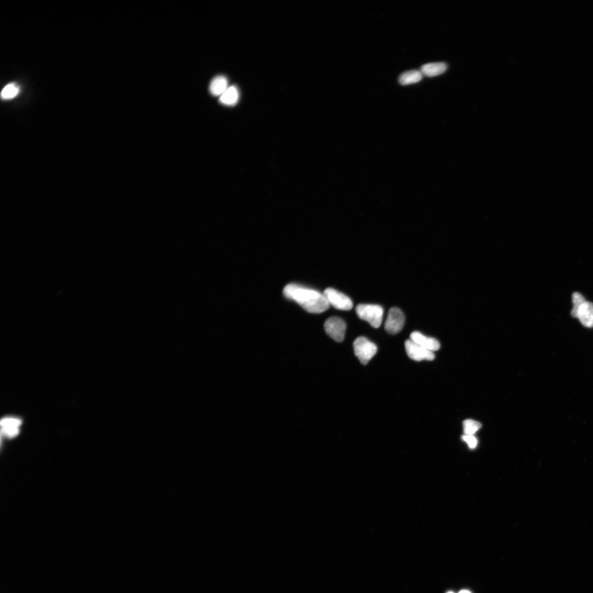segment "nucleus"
I'll return each mask as SVG.
<instances>
[{
	"instance_id": "obj_1",
	"label": "nucleus",
	"mask_w": 593,
	"mask_h": 593,
	"mask_svg": "<svg viewBox=\"0 0 593 593\" xmlns=\"http://www.w3.org/2000/svg\"><path fill=\"white\" fill-rule=\"evenodd\" d=\"M283 293L287 298L294 301L310 313H321L330 307L324 294L306 287L290 284L285 287Z\"/></svg>"
},
{
	"instance_id": "obj_2",
	"label": "nucleus",
	"mask_w": 593,
	"mask_h": 593,
	"mask_svg": "<svg viewBox=\"0 0 593 593\" xmlns=\"http://www.w3.org/2000/svg\"><path fill=\"white\" fill-rule=\"evenodd\" d=\"M360 319L367 321L374 328H379L383 319L384 309L379 305L360 304L356 308Z\"/></svg>"
},
{
	"instance_id": "obj_3",
	"label": "nucleus",
	"mask_w": 593,
	"mask_h": 593,
	"mask_svg": "<svg viewBox=\"0 0 593 593\" xmlns=\"http://www.w3.org/2000/svg\"><path fill=\"white\" fill-rule=\"evenodd\" d=\"M353 348L355 355L363 365H367L378 351L376 345L364 337H358L354 341Z\"/></svg>"
},
{
	"instance_id": "obj_4",
	"label": "nucleus",
	"mask_w": 593,
	"mask_h": 593,
	"mask_svg": "<svg viewBox=\"0 0 593 593\" xmlns=\"http://www.w3.org/2000/svg\"><path fill=\"white\" fill-rule=\"evenodd\" d=\"M323 294L330 305L341 310H350L353 307L350 297L332 288L326 289Z\"/></svg>"
},
{
	"instance_id": "obj_5",
	"label": "nucleus",
	"mask_w": 593,
	"mask_h": 593,
	"mask_svg": "<svg viewBox=\"0 0 593 593\" xmlns=\"http://www.w3.org/2000/svg\"><path fill=\"white\" fill-rule=\"evenodd\" d=\"M326 334L336 342H342L345 339L346 324L339 317H331L324 324Z\"/></svg>"
},
{
	"instance_id": "obj_6",
	"label": "nucleus",
	"mask_w": 593,
	"mask_h": 593,
	"mask_svg": "<svg viewBox=\"0 0 593 593\" xmlns=\"http://www.w3.org/2000/svg\"><path fill=\"white\" fill-rule=\"evenodd\" d=\"M404 324L405 317L402 310L397 307L391 308L385 324L386 331L390 334H397L403 329Z\"/></svg>"
},
{
	"instance_id": "obj_7",
	"label": "nucleus",
	"mask_w": 593,
	"mask_h": 593,
	"mask_svg": "<svg viewBox=\"0 0 593 593\" xmlns=\"http://www.w3.org/2000/svg\"><path fill=\"white\" fill-rule=\"evenodd\" d=\"M405 348L408 357L415 361L420 362L424 360H433L435 358L433 352L426 350L412 340H408L406 341Z\"/></svg>"
},
{
	"instance_id": "obj_8",
	"label": "nucleus",
	"mask_w": 593,
	"mask_h": 593,
	"mask_svg": "<svg viewBox=\"0 0 593 593\" xmlns=\"http://www.w3.org/2000/svg\"><path fill=\"white\" fill-rule=\"evenodd\" d=\"M411 340L431 352L438 351L440 348V343L436 339L427 337L418 331L412 332L411 334Z\"/></svg>"
},
{
	"instance_id": "obj_9",
	"label": "nucleus",
	"mask_w": 593,
	"mask_h": 593,
	"mask_svg": "<svg viewBox=\"0 0 593 593\" xmlns=\"http://www.w3.org/2000/svg\"><path fill=\"white\" fill-rule=\"evenodd\" d=\"M21 424V421L19 419L3 418L1 421L2 433L4 436L12 439L19 434Z\"/></svg>"
},
{
	"instance_id": "obj_10",
	"label": "nucleus",
	"mask_w": 593,
	"mask_h": 593,
	"mask_svg": "<svg viewBox=\"0 0 593 593\" xmlns=\"http://www.w3.org/2000/svg\"><path fill=\"white\" fill-rule=\"evenodd\" d=\"M576 318L587 328L593 327V303L585 301L580 307Z\"/></svg>"
},
{
	"instance_id": "obj_11",
	"label": "nucleus",
	"mask_w": 593,
	"mask_h": 593,
	"mask_svg": "<svg viewBox=\"0 0 593 593\" xmlns=\"http://www.w3.org/2000/svg\"><path fill=\"white\" fill-rule=\"evenodd\" d=\"M228 80L225 76L218 75L212 79L209 85V92L214 96H221L228 89Z\"/></svg>"
},
{
	"instance_id": "obj_12",
	"label": "nucleus",
	"mask_w": 593,
	"mask_h": 593,
	"mask_svg": "<svg viewBox=\"0 0 593 593\" xmlns=\"http://www.w3.org/2000/svg\"><path fill=\"white\" fill-rule=\"evenodd\" d=\"M447 68V65L445 63H430L421 66L420 71L423 75L434 77L445 73Z\"/></svg>"
},
{
	"instance_id": "obj_13",
	"label": "nucleus",
	"mask_w": 593,
	"mask_h": 593,
	"mask_svg": "<svg viewBox=\"0 0 593 593\" xmlns=\"http://www.w3.org/2000/svg\"><path fill=\"white\" fill-rule=\"evenodd\" d=\"M239 98V90L236 86L232 85L229 86L228 89L220 97L219 101L225 106H233L237 103Z\"/></svg>"
},
{
	"instance_id": "obj_14",
	"label": "nucleus",
	"mask_w": 593,
	"mask_h": 593,
	"mask_svg": "<svg viewBox=\"0 0 593 593\" xmlns=\"http://www.w3.org/2000/svg\"><path fill=\"white\" fill-rule=\"evenodd\" d=\"M423 74L420 70H412L404 72L399 77V82L402 85L417 83L422 80Z\"/></svg>"
},
{
	"instance_id": "obj_15",
	"label": "nucleus",
	"mask_w": 593,
	"mask_h": 593,
	"mask_svg": "<svg viewBox=\"0 0 593 593\" xmlns=\"http://www.w3.org/2000/svg\"><path fill=\"white\" fill-rule=\"evenodd\" d=\"M20 91L19 87L15 83H10L5 86L1 91V98L5 100L13 99L18 95Z\"/></svg>"
},
{
	"instance_id": "obj_16",
	"label": "nucleus",
	"mask_w": 593,
	"mask_h": 593,
	"mask_svg": "<svg viewBox=\"0 0 593 593\" xmlns=\"http://www.w3.org/2000/svg\"><path fill=\"white\" fill-rule=\"evenodd\" d=\"M464 432L465 435H474L482 427L481 424L473 420H467L464 421Z\"/></svg>"
},
{
	"instance_id": "obj_17",
	"label": "nucleus",
	"mask_w": 593,
	"mask_h": 593,
	"mask_svg": "<svg viewBox=\"0 0 593 593\" xmlns=\"http://www.w3.org/2000/svg\"><path fill=\"white\" fill-rule=\"evenodd\" d=\"M586 301L584 297L578 292H575L573 295V308L572 311L573 317L576 318L578 310L583 304Z\"/></svg>"
},
{
	"instance_id": "obj_18",
	"label": "nucleus",
	"mask_w": 593,
	"mask_h": 593,
	"mask_svg": "<svg viewBox=\"0 0 593 593\" xmlns=\"http://www.w3.org/2000/svg\"><path fill=\"white\" fill-rule=\"evenodd\" d=\"M462 439L468 443L471 449H474L478 445V440L473 435H464L462 437Z\"/></svg>"
},
{
	"instance_id": "obj_19",
	"label": "nucleus",
	"mask_w": 593,
	"mask_h": 593,
	"mask_svg": "<svg viewBox=\"0 0 593 593\" xmlns=\"http://www.w3.org/2000/svg\"><path fill=\"white\" fill-rule=\"evenodd\" d=\"M459 593H471L468 591L463 590V591H462L461 592H460Z\"/></svg>"
},
{
	"instance_id": "obj_20",
	"label": "nucleus",
	"mask_w": 593,
	"mask_h": 593,
	"mask_svg": "<svg viewBox=\"0 0 593 593\" xmlns=\"http://www.w3.org/2000/svg\"><path fill=\"white\" fill-rule=\"evenodd\" d=\"M448 593H454L453 592H448Z\"/></svg>"
}]
</instances>
